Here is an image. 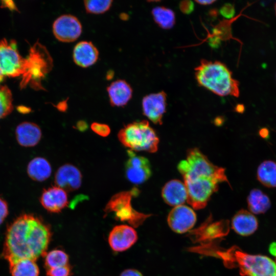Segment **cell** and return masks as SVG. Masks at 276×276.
<instances>
[{
    "label": "cell",
    "mask_w": 276,
    "mask_h": 276,
    "mask_svg": "<svg viewBox=\"0 0 276 276\" xmlns=\"http://www.w3.org/2000/svg\"><path fill=\"white\" fill-rule=\"evenodd\" d=\"M52 237L50 226L33 214H22L5 232L2 257L9 264L20 259L36 261L47 252Z\"/></svg>",
    "instance_id": "obj_1"
},
{
    "label": "cell",
    "mask_w": 276,
    "mask_h": 276,
    "mask_svg": "<svg viewBox=\"0 0 276 276\" xmlns=\"http://www.w3.org/2000/svg\"><path fill=\"white\" fill-rule=\"evenodd\" d=\"M191 251L217 258L228 268H238L243 276H276V264L267 257L252 255L234 246L223 248L211 240L199 242Z\"/></svg>",
    "instance_id": "obj_2"
},
{
    "label": "cell",
    "mask_w": 276,
    "mask_h": 276,
    "mask_svg": "<svg viewBox=\"0 0 276 276\" xmlns=\"http://www.w3.org/2000/svg\"><path fill=\"white\" fill-rule=\"evenodd\" d=\"M194 71L196 81L201 86L220 96L239 97V83L223 63L202 59Z\"/></svg>",
    "instance_id": "obj_3"
},
{
    "label": "cell",
    "mask_w": 276,
    "mask_h": 276,
    "mask_svg": "<svg viewBox=\"0 0 276 276\" xmlns=\"http://www.w3.org/2000/svg\"><path fill=\"white\" fill-rule=\"evenodd\" d=\"M119 141L130 150L154 153L157 151L159 139L146 120L125 126L118 134Z\"/></svg>",
    "instance_id": "obj_4"
},
{
    "label": "cell",
    "mask_w": 276,
    "mask_h": 276,
    "mask_svg": "<svg viewBox=\"0 0 276 276\" xmlns=\"http://www.w3.org/2000/svg\"><path fill=\"white\" fill-rule=\"evenodd\" d=\"M53 66V59L46 48L37 42L26 58L25 71L20 83L21 87L28 84L36 89H44L41 82Z\"/></svg>",
    "instance_id": "obj_5"
},
{
    "label": "cell",
    "mask_w": 276,
    "mask_h": 276,
    "mask_svg": "<svg viewBox=\"0 0 276 276\" xmlns=\"http://www.w3.org/2000/svg\"><path fill=\"white\" fill-rule=\"evenodd\" d=\"M177 169L183 180L200 176L210 177L229 184L225 169L214 165L197 148L188 150L186 158L180 162Z\"/></svg>",
    "instance_id": "obj_6"
},
{
    "label": "cell",
    "mask_w": 276,
    "mask_h": 276,
    "mask_svg": "<svg viewBox=\"0 0 276 276\" xmlns=\"http://www.w3.org/2000/svg\"><path fill=\"white\" fill-rule=\"evenodd\" d=\"M139 194V190L134 188L130 191L119 192L111 197L104 211L106 214L112 213L117 220L127 222L134 227H138L151 216L139 212L132 206V197Z\"/></svg>",
    "instance_id": "obj_7"
},
{
    "label": "cell",
    "mask_w": 276,
    "mask_h": 276,
    "mask_svg": "<svg viewBox=\"0 0 276 276\" xmlns=\"http://www.w3.org/2000/svg\"><path fill=\"white\" fill-rule=\"evenodd\" d=\"M219 179L200 176L184 180L187 191V202L195 209L204 208L212 195L217 191Z\"/></svg>",
    "instance_id": "obj_8"
},
{
    "label": "cell",
    "mask_w": 276,
    "mask_h": 276,
    "mask_svg": "<svg viewBox=\"0 0 276 276\" xmlns=\"http://www.w3.org/2000/svg\"><path fill=\"white\" fill-rule=\"evenodd\" d=\"M26 59L19 54L15 40H0V82L5 78L15 77L25 71Z\"/></svg>",
    "instance_id": "obj_9"
},
{
    "label": "cell",
    "mask_w": 276,
    "mask_h": 276,
    "mask_svg": "<svg viewBox=\"0 0 276 276\" xmlns=\"http://www.w3.org/2000/svg\"><path fill=\"white\" fill-rule=\"evenodd\" d=\"M128 158L125 163V174L127 179L134 184H141L151 175V169L149 160L137 155L130 150L127 152Z\"/></svg>",
    "instance_id": "obj_10"
},
{
    "label": "cell",
    "mask_w": 276,
    "mask_h": 276,
    "mask_svg": "<svg viewBox=\"0 0 276 276\" xmlns=\"http://www.w3.org/2000/svg\"><path fill=\"white\" fill-rule=\"evenodd\" d=\"M82 27L80 20L72 14L58 17L53 25V32L59 41L71 42L77 40L81 34Z\"/></svg>",
    "instance_id": "obj_11"
},
{
    "label": "cell",
    "mask_w": 276,
    "mask_h": 276,
    "mask_svg": "<svg viewBox=\"0 0 276 276\" xmlns=\"http://www.w3.org/2000/svg\"><path fill=\"white\" fill-rule=\"evenodd\" d=\"M196 221L193 209L185 205L175 206L169 213L167 222L174 232L182 234L191 229Z\"/></svg>",
    "instance_id": "obj_12"
},
{
    "label": "cell",
    "mask_w": 276,
    "mask_h": 276,
    "mask_svg": "<svg viewBox=\"0 0 276 276\" xmlns=\"http://www.w3.org/2000/svg\"><path fill=\"white\" fill-rule=\"evenodd\" d=\"M143 113L155 124H162L166 110L167 94L164 91L152 93L144 97L142 102Z\"/></svg>",
    "instance_id": "obj_13"
},
{
    "label": "cell",
    "mask_w": 276,
    "mask_h": 276,
    "mask_svg": "<svg viewBox=\"0 0 276 276\" xmlns=\"http://www.w3.org/2000/svg\"><path fill=\"white\" fill-rule=\"evenodd\" d=\"M137 234L134 228L128 225L115 226L108 236V243L114 251L121 252L130 248L137 241Z\"/></svg>",
    "instance_id": "obj_14"
},
{
    "label": "cell",
    "mask_w": 276,
    "mask_h": 276,
    "mask_svg": "<svg viewBox=\"0 0 276 276\" xmlns=\"http://www.w3.org/2000/svg\"><path fill=\"white\" fill-rule=\"evenodd\" d=\"M80 171L72 164L62 165L55 175L54 181L56 186L66 191H73L79 189L82 183Z\"/></svg>",
    "instance_id": "obj_15"
},
{
    "label": "cell",
    "mask_w": 276,
    "mask_h": 276,
    "mask_svg": "<svg viewBox=\"0 0 276 276\" xmlns=\"http://www.w3.org/2000/svg\"><path fill=\"white\" fill-rule=\"evenodd\" d=\"M40 202L47 211L54 213H60L68 204L66 192L57 186L44 189L40 198Z\"/></svg>",
    "instance_id": "obj_16"
},
{
    "label": "cell",
    "mask_w": 276,
    "mask_h": 276,
    "mask_svg": "<svg viewBox=\"0 0 276 276\" xmlns=\"http://www.w3.org/2000/svg\"><path fill=\"white\" fill-rule=\"evenodd\" d=\"M73 58L77 65L87 67L97 62L99 58V51L91 41H81L74 47Z\"/></svg>",
    "instance_id": "obj_17"
},
{
    "label": "cell",
    "mask_w": 276,
    "mask_h": 276,
    "mask_svg": "<svg viewBox=\"0 0 276 276\" xmlns=\"http://www.w3.org/2000/svg\"><path fill=\"white\" fill-rule=\"evenodd\" d=\"M107 91L111 106L123 107L125 106L132 96V89L130 84L124 80L118 79L107 87Z\"/></svg>",
    "instance_id": "obj_18"
},
{
    "label": "cell",
    "mask_w": 276,
    "mask_h": 276,
    "mask_svg": "<svg viewBox=\"0 0 276 276\" xmlns=\"http://www.w3.org/2000/svg\"><path fill=\"white\" fill-rule=\"evenodd\" d=\"M15 134L18 144L25 147L36 146L40 141L42 136L39 126L30 122H24L17 125Z\"/></svg>",
    "instance_id": "obj_19"
},
{
    "label": "cell",
    "mask_w": 276,
    "mask_h": 276,
    "mask_svg": "<svg viewBox=\"0 0 276 276\" xmlns=\"http://www.w3.org/2000/svg\"><path fill=\"white\" fill-rule=\"evenodd\" d=\"M164 201L171 206L182 205L187 200V191L183 183L178 179L167 182L162 190Z\"/></svg>",
    "instance_id": "obj_20"
},
{
    "label": "cell",
    "mask_w": 276,
    "mask_h": 276,
    "mask_svg": "<svg viewBox=\"0 0 276 276\" xmlns=\"http://www.w3.org/2000/svg\"><path fill=\"white\" fill-rule=\"evenodd\" d=\"M258 222L251 212L241 210L233 217L232 227L237 234L247 236L253 234L257 229Z\"/></svg>",
    "instance_id": "obj_21"
},
{
    "label": "cell",
    "mask_w": 276,
    "mask_h": 276,
    "mask_svg": "<svg viewBox=\"0 0 276 276\" xmlns=\"http://www.w3.org/2000/svg\"><path fill=\"white\" fill-rule=\"evenodd\" d=\"M27 171L32 180L40 182L47 180L50 176L52 167L45 158L36 157L29 163Z\"/></svg>",
    "instance_id": "obj_22"
},
{
    "label": "cell",
    "mask_w": 276,
    "mask_h": 276,
    "mask_svg": "<svg viewBox=\"0 0 276 276\" xmlns=\"http://www.w3.org/2000/svg\"><path fill=\"white\" fill-rule=\"evenodd\" d=\"M249 210L256 214L266 212L270 207L271 203L268 196L257 189H252L247 197Z\"/></svg>",
    "instance_id": "obj_23"
},
{
    "label": "cell",
    "mask_w": 276,
    "mask_h": 276,
    "mask_svg": "<svg viewBox=\"0 0 276 276\" xmlns=\"http://www.w3.org/2000/svg\"><path fill=\"white\" fill-rule=\"evenodd\" d=\"M257 178L265 187L276 188V163L270 160L262 162L257 170Z\"/></svg>",
    "instance_id": "obj_24"
},
{
    "label": "cell",
    "mask_w": 276,
    "mask_h": 276,
    "mask_svg": "<svg viewBox=\"0 0 276 276\" xmlns=\"http://www.w3.org/2000/svg\"><path fill=\"white\" fill-rule=\"evenodd\" d=\"M9 265L12 276H39V269L35 261L20 259Z\"/></svg>",
    "instance_id": "obj_25"
},
{
    "label": "cell",
    "mask_w": 276,
    "mask_h": 276,
    "mask_svg": "<svg viewBox=\"0 0 276 276\" xmlns=\"http://www.w3.org/2000/svg\"><path fill=\"white\" fill-rule=\"evenodd\" d=\"M151 14L155 23L163 29H170L175 24V15L170 8L157 6L152 9Z\"/></svg>",
    "instance_id": "obj_26"
},
{
    "label": "cell",
    "mask_w": 276,
    "mask_h": 276,
    "mask_svg": "<svg viewBox=\"0 0 276 276\" xmlns=\"http://www.w3.org/2000/svg\"><path fill=\"white\" fill-rule=\"evenodd\" d=\"M43 257L47 270L69 265L68 256L61 249H55L47 252Z\"/></svg>",
    "instance_id": "obj_27"
},
{
    "label": "cell",
    "mask_w": 276,
    "mask_h": 276,
    "mask_svg": "<svg viewBox=\"0 0 276 276\" xmlns=\"http://www.w3.org/2000/svg\"><path fill=\"white\" fill-rule=\"evenodd\" d=\"M12 110L11 92L6 85L0 84V120L11 113Z\"/></svg>",
    "instance_id": "obj_28"
},
{
    "label": "cell",
    "mask_w": 276,
    "mask_h": 276,
    "mask_svg": "<svg viewBox=\"0 0 276 276\" xmlns=\"http://www.w3.org/2000/svg\"><path fill=\"white\" fill-rule=\"evenodd\" d=\"M111 0L84 1V5L87 13L99 14L108 11L112 3Z\"/></svg>",
    "instance_id": "obj_29"
},
{
    "label": "cell",
    "mask_w": 276,
    "mask_h": 276,
    "mask_svg": "<svg viewBox=\"0 0 276 276\" xmlns=\"http://www.w3.org/2000/svg\"><path fill=\"white\" fill-rule=\"evenodd\" d=\"M71 269L69 265L47 270V276H70Z\"/></svg>",
    "instance_id": "obj_30"
},
{
    "label": "cell",
    "mask_w": 276,
    "mask_h": 276,
    "mask_svg": "<svg viewBox=\"0 0 276 276\" xmlns=\"http://www.w3.org/2000/svg\"><path fill=\"white\" fill-rule=\"evenodd\" d=\"M90 127L94 132L103 137L107 136L110 133L109 126L105 124L94 122Z\"/></svg>",
    "instance_id": "obj_31"
},
{
    "label": "cell",
    "mask_w": 276,
    "mask_h": 276,
    "mask_svg": "<svg viewBox=\"0 0 276 276\" xmlns=\"http://www.w3.org/2000/svg\"><path fill=\"white\" fill-rule=\"evenodd\" d=\"M9 213L7 202L0 197V225L3 222Z\"/></svg>",
    "instance_id": "obj_32"
},
{
    "label": "cell",
    "mask_w": 276,
    "mask_h": 276,
    "mask_svg": "<svg viewBox=\"0 0 276 276\" xmlns=\"http://www.w3.org/2000/svg\"><path fill=\"white\" fill-rule=\"evenodd\" d=\"M120 276H143V275L136 269H127L122 271Z\"/></svg>",
    "instance_id": "obj_33"
},
{
    "label": "cell",
    "mask_w": 276,
    "mask_h": 276,
    "mask_svg": "<svg viewBox=\"0 0 276 276\" xmlns=\"http://www.w3.org/2000/svg\"><path fill=\"white\" fill-rule=\"evenodd\" d=\"M77 127L79 130L81 131H83L87 128V125L85 122L81 121L78 122L77 124Z\"/></svg>",
    "instance_id": "obj_34"
},
{
    "label": "cell",
    "mask_w": 276,
    "mask_h": 276,
    "mask_svg": "<svg viewBox=\"0 0 276 276\" xmlns=\"http://www.w3.org/2000/svg\"><path fill=\"white\" fill-rule=\"evenodd\" d=\"M198 4L201 5H210L212 4H213L214 2H215V1H195Z\"/></svg>",
    "instance_id": "obj_35"
},
{
    "label": "cell",
    "mask_w": 276,
    "mask_h": 276,
    "mask_svg": "<svg viewBox=\"0 0 276 276\" xmlns=\"http://www.w3.org/2000/svg\"><path fill=\"white\" fill-rule=\"evenodd\" d=\"M269 251L276 257V242H273L270 245Z\"/></svg>",
    "instance_id": "obj_36"
},
{
    "label": "cell",
    "mask_w": 276,
    "mask_h": 276,
    "mask_svg": "<svg viewBox=\"0 0 276 276\" xmlns=\"http://www.w3.org/2000/svg\"><path fill=\"white\" fill-rule=\"evenodd\" d=\"M4 3V4L6 5V7H8L9 9H11V10L15 9L16 10V7L15 5L13 4V2L11 1V4L10 3V1H4L3 2Z\"/></svg>",
    "instance_id": "obj_37"
},
{
    "label": "cell",
    "mask_w": 276,
    "mask_h": 276,
    "mask_svg": "<svg viewBox=\"0 0 276 276\" xmlns=\"http://www.w3.org/2000/svg\"><path fill=\"white\" fill-rule=\"evenodd\" d=\"M274 9H275V12L276 13V3L275 4V5H274Z\"/></svg>",
    "instance_id": "obj_38"
}]
</instances>
